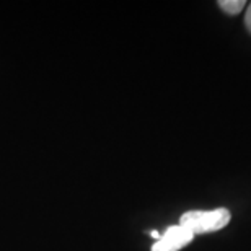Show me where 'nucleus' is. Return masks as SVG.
<instances>
[{
	"label": "nucleus",
	"mask_w": 251,
	"mask_h": 251,
	"mask_svg": "<svg viewBox=\"0 0 251 251\" xmlns=\"http://www.w3.org/2000/svg\"><path fill=\"white\" fill-rule=\"evenodd\" d=\"M245 25H247V28L250 29V33H251V3H250V7L247 8V15H245Z\"/></svg>",
	"instance_id": "20e7f679"
},
{
	"label": "nucleus",
	"mask_w": 251,
	"mask_h": 251,
	"mask_svg": "<svg viewBox=\"0 0 251 251\" xmlns=\"http://www.w3.org/2000/svg\"><path fill=\"white\" fill-rule=\"evenodd\" d=\"M230 219H232L230 210L225 207L214 210H188L179 219V225L193 235H204L227 227Z\"/></svg>",
	"instance_id": "f257e3e1"
},
{
	"label": "nucleus",
	"mask_w": 251,
	"mask_h": 251,
	"mask_svg": "<svg viewBox=\"0 0 251 251\" xmlns=\"http://www.w3.org/2000/svg\"><path fill=\"white\" fill-rule=\"evenodd\" d=\"M194 235L181 225H173L165 230V233L153 243L152 251H179L191 243Z\"/></svg>",
	"instance_id": "f03ea898"
},
{
	"label": "nucleus",
	"mask_w": 251,
	"mask_h": 251,
	"mask_svg": "<svg viewBox=\"0 0 251 251\" xmlns=\"http://www.w3.org/2000/svg\"><path fill=\"white\" fill-rule=\"evenodd\" d=\"M219 7L228 15H238L247 7V2H245V0H220Z\"/></svg>",
	"instance_id": "7ed1b4c3"
},
{
	"label": "nucleus",
	"mask_w": 251,
	"mask_h": 251,
	"mask_svg": "<svg viewBox=\"0 0 251 251\" xmlns=\"http://www.w3.org/2000/svg\"><path fill=\"white\" fill-rule=\"evenodd\" d=\"M150 237L155 238V240H158L160 237H162V235H160V233L157 232V230H152V232H150Z\"/></svg>",
	"instance_id": "39448f33"
}]
</instances>
